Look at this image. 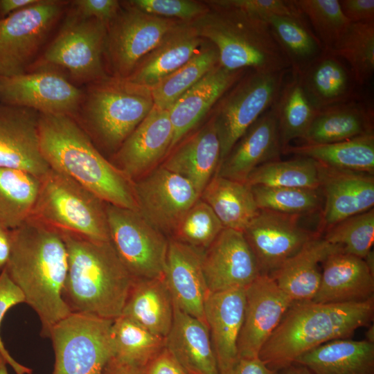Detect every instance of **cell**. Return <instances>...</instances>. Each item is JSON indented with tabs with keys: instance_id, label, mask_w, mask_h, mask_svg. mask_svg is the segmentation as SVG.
<instances>
[{
	"instance_id": "6da1fadb",
	"label": "cell",
	"mask_w": 374,
	"mask_h": 374,
	"mask_svg": "<svg viewBox=\"0 0 374 374\" xmlns=\"http://www.w3.org/2000/svg\"><path fill=\"white\" fill-rule=\"evenodd\" d=\"M10 253L4 268L37 313L41 335L49 337L58 321L71 314L63 296L68 257L61 233L30 217L10 230Z\"/></svg>"
},
{
	"instance_id": "7a4b0ae2",
	"label": "cell",
	"mask_w": 374,
	"mask_h": 374,
	"mask_svg": "<svg viewBox=\"0 0 374 374\" xmlns=\"http://www.w3.org/2000/svg\"><path fill=\"white\" fill-rule=\"evenodd\" d=\"M38 125L40 150L51 168L105 203L139 211L133 181L102 155L71 116L39 114Z\"/></svg>"
},
{
	"instance_id": "3957f363",
	"label": "cell",
	"mask_w": 374,
	"mask_h": 374,
	"mask_svg": "<svg viewBox=\"0 0 374 374\" xmlns=\"http://www.w3.org/2000/svg\"><path fill=\"white\" fill-rule=\"evenodd\" d=\"M60 232L68 257L62 296L71 312L112 320L121 316L134 279L110 240Z\"/></svg>"
},
{
	"instance_id": "277c9868",
	"label": "cell",
	"mask_w": 374,
	"mask_h": 374,
	"mask_svg": "<svg viewBox=\"0 0 374 374\" xmlns=\"http://www.w3.org/2000/svg\"><path fill=\"white\" fill-rule=\"evenodd\" d=\"M373 318L374 298L346 303L294 302L258 357L270 369L282 371L323 344L350 339L357 329L370 326Z\"/></svg>"
},
{
	"instance_id": "5b68a950",
	"label": "cell",
	"mask_w": 374,
	"mask_h": 374,
	"mask_svg": "<svg viewBox=\"0 0 374 374\" xmlns=\"http://www.w3.org/2000/svg\"><path fill=\"white\" fill-rule=\"evenodd\" d=\"M205 2L209 11L191 24L200 37L216 48L221 66L231 71H291L265 20L211 1Z\"/></svg>"
},
{
	"instance_id": "8992f818",
	"label": "cell",
	"mask_w": 374,
	"mask_h": 374,
	"mask_svg": "<svg viewBox=\"0 0 374 374\" xmlns=\"http://www.w3.org/2000/svg\"><path fill=\"white\" fill-rule=\"evenodd\" d=\"M33 217L60 231L96 240H109L106 203L52 168L40 177Z\"/></svg>"
},
{
	"instance_id": "52a82bcc",
	"label": "cell",
	"mask_w": 374,
	"mask_h": 374,
	"mask_svg": "<svg viewBox=\"0 0 374 374\" xmlns=\"http://www.w3.org/2000/svg\"><path fill=\"white\" fill-rule=\"evenodd\" d=\"M153 107L149 87L109 77L89 91L84 117L98 143L114 154Z\"/></svg>"
},
{
	"instance_id": "ba28073f",
	"label": "cell",
	"mask_w": 374,
	"mask_h": 374,
	"mask_svg": "<svg viewBox=\"0 0 374 374\" xmlns=\"http://www.w3.org/2000/svg\"><path fill=\"white\" fill-rule=\"evenodd\" d=\"M112 319L73 313L50 331L55 352L53 374H102L114 357Z\"/></svg>"
},
{
	"instance_id": "9c48e42d",
	"label": "cell",
	"mask_w": 374,
	"mask_h": 374,
	"mask_svg": "<svg viewBox=\"0 0 374 374\" xmlns=\"http://www.w3.org/2000/svg\"><path fill=\"white\" fill-rule=\"evenodd\" d=\"M288 72L248 70L218 101L213 117L220 143V163L246 130L274 104Z\"/></svg>"
},
{
	"instance_id": "30bf717a",
	"label": "cell",
	"mask_w": 374,
	"mask_h": 374,
	"mask_svg": "<svg viewBox=\"0 0 374 374\" xmlns=\"http://www.w3.org/2000/svg\"><path fill=\"white\" fill-rule=\"evenodd\" d=\"M109 240L133 279L163 278L169 240L138 211L106 203Z\"/></svg>"
},
{
	"instance_id": "8fae6325",
	"label": "cell",
	"mask_w": 374,
	"mask_h": 374,
	"mask_svg": "<svg viewBox=\"0 0 374 374\" xmlns=\"http://www.w3.org/2000/svg\"><path fill=\"white\" fill-rule=\"evenodd\" d=\"M107 25L105 53L113 78L125 79L181 21L143 12L126 3Z\"/></svg>"
},
{
	"instance_id": "7c38bea8",
	"label": "cell",
	"mask_w": 374,
	"mask_h": 374,
	"mask_svg": "<svg viewBox=\"0 0 374 374\" xmlns=\"http://www.w3.org/2000/svg\"><path fill=\"white\" fill-rule=\"evenodd\" d=\"M64 2L37 0L0 19V75L26 73L62 14Z\"/></svg>"
},
{
	"instance_id": "4fadbf2b",
	"label": "cell",
	"mask_w": 374,
	"mask_h": 374,
	"mask_svg": "<svg viewBox=\"0 0 374 374\" xmlns=\"http://www.w3.org/2000/svg\"><path fill=\"white\" fill-rule=\"evenodd\" d=\"M107 30L105 23L74 12L49 44L44 60L66 69L78 80H104L109 78L103 62Z\"/></svg>"
},
{
	"instance_id": "5bb4252c",
	"label": "cell",
	"mask_w": 374,
	"mask_h": 374,
	"mask_svg": "<svg viewBox=\"0 0 374 374\" xmlns=\"http://www.w3.org/2000/svg\"><path fill=\"white\" fill-rule=\"evenodd\" d=\"M139 212L165 235L199 198L193 184L161 165L133 181Z\"/></svg>"
},
{
	"instance_id": "9a60e30c",
	"label": "cell",
	"mask_w": 374,
	"mask_h": 374,
	"mask_svg": "<svg viewBox=\"0 0 374 374\" xmlns=\"http://www.w3.org/2000/svg\"><path fill=\"white\" fill-rule=\"evenodd\" d=\"M299 215L260 209L243 233L261 274L270 276L312 239L321 235L300 224Z\"/></svg>"
},
{
	"instance_id": "2e32d148",
	"label": "cell",
	"mask_w": 374,
	"mask_h": 374,
	"mask_svg": "<svg viewBox=\"0 0 374 374\" xmlns=\"http://www.w3.org/2000/svg\"><path fill=\"white\" fill-rule=\"evenodd\" d=\"M82 100L78 88L53 71L0 75L1 104L31 109L41 114L71 116Z\"/></svg>"
},
{
	"instance_id": "e0dca14e",
	"label": "cell",
	"mask_w": 374,
	"mask_h": 374,
	"mask_svg": "<svg viewBox=\"0 0 374 374\" xmlns=\"http://www.w3.org/2000/svg\"><path fill=\"white\" fill-rule=\"evenodd\" d=\"M245 308L238 340L239 358H256L294 301L269 275L245 289Z\"/></svg>"
},
{
	"instance_id": "ac0fdd59",
	"label": "cell",
	"mask_w": 374,
	"mask_h": 374,
	"mask_svg": "<svg viewBox=\"0 0 374 374\" xmlns=\"http://www.w3.org/2000/svg\"><path fill=\"white\" fill-rule=\"evenodd\" d=\"M202 265L209 292L245 289L261 274L243 232L226 228L203 251Z\"/></svg>"
},
{
	"instance_id": "d6986e66",
	"label": "cell",
	"mask_w": 374,
	"mask_h": 374,
	"mask_svg": "<svg viewBox=\"0 0 374 374\" xmlns=\"http://www.w3.org/2000/svg\"><path fill=\"white\" fill-rule=\"evenodd\" d=\"M39 116L31 109L0 104V168L39 178L50 169L40 150Z\"/></svg>"
},
{
	"instance_id": "ffe728a7",
	"label": "cell",
	"mask_w": 374,
	"mask_h": 374,
	"mask_svg": "<svg viewBox=\"0 0 374 374\" xmlns=\"http://www.w3.org/2000/svg\"><path fill=\"white\" fill-rule=\"evenodd\" d=\"M173 130L168 110H152L114 154L112 163L134 181L158 167L169 153Z\"/></svg>"
},
{
	"instance_id": "44dd1931",
	"label": "cell",
	"mask_w": 374,
	"mask_h": 374,
	"mask_svg": "<svg viewBox=\"0 0 374 374\" xmlns=\"http://www.w3.org/2000/svg\"><path fill=\"white\" fill-rule=\"evenodd\" d=\"M320 181L323 197L321 235L337 223L373 208V175L320 164Z\"/></svg>"
},
{
	"instance_id": "7402d4cb",
	"label": "cell",
	"mask_w": 374,
	"mask_h": 374,
	"mask_svg": "<svg viewBox=\"0 0 374 374\" xmlns=\"http://www.w3.org/2000/svg\"><path fill=\"white\" fill-rule=\"evenodd\" d=\"M283 154L278 122L271 107L242 135L217 170L216 175L245 183L259 166L280 159Z\"/></svg>"
},
{
	"instance_id": "603a6c76",
	"label": "cell",
	"mask_w": 374,
	"mask_h": 374,
	"mask_svg": "<svg viewBox=\"0 0 374 374\" xmlns=\"http://www.w3.org/2000/svg\"><path fill=\"white\" fill-rule=\"evenodd\" d=\"M202 253L171 238L163 278L174 305L206 324L204 307L208 291L202 269Z\"/></svg>"
},
{
	"instance_id": "cb8c5ba5",
	"label": "cell",
	"mask_w": 374,
	"mask_h": 374,
	"mask_svg": "<svg viewBox=\"0 0 374 374\" xmlns=\"http://www.w3.org/2000/svg\"><path fill=\"white\" fill-rule=\"evenodd\" d=\"M319 289L312 301L346 303L374 298V271L364 259L339 248L322 261Z\"/></svg>"
},
{
	"instance_id": "d4e9b609",
	"label": "cell",
	"mask_w": 374,
	"mask_h": 374,
	"mask_svg": "<svg viewBox=\"0 0 374 374\" xmlns=\"http://www.w3.org/2000/svg\"><path fill=\"white\" fill-rule=\"evenodd\" d=\"M247 71H231L218 64L174 103L168 109L173 130L170 151L191 132Z\"/></svg>"
},
{
	"instance_id": "484cf974",
	"label": "cell",
	"mask_w": 374,
	"mask_h": 374,
	"mask_svg": "<svg viewBox=\"0 0 374 374\" xmlns=\"http://www.w3.org/2000/svg\"><path fill=\"white\" fill-rule=\"evenodd\" d=\"M220 161V143L212 116L204 126L179 141L160 165L188 180L200 197Z\"/></svg>"
},
{
	"instance_id": "4316f807",
	"label": "cell",
	"mask_w": 374,
	"mask_h": 374,
	"mask_svg": "<svg viewBox=\"0 0 374 374\" xmlns=\"http://www.w3.org/2000/svg\"><path fill=\"white\" fill-rule=\"evenodd\" d=\"M245 308L244 289L208 292L204 317L220 374L238 359V340Z\"/></svg>"
},
{
	"instance_id": "83f0119b",
	"label": "cell",
	"mask_w": 374,
	"mask_h": 374,
	"mask_svg": "<svg viewBox=\"0 0 374 374\" xmlns=\"http://www.w3.org/2000/svg\"><path fill=\"white\" fill-rule=\"evenodd\" d=\"M191 22L182 21L148 53L125 80L151 87L180 68L204 48Z\"/></svg>"
},
{
	"instance_id": "f1b7e54d",
	"label": "cell",
	"mask_w": 374,
	"mask_h": 374,
	"mask_svg": "<svg viewBox=\"0 0 374 374\" xmlns=\"http://www.w3.org/2000/svg\"><path fill=\"white\" fill-rule=\"evenodd\" d=\"M165 347L188 374H220L207 325L175 305Z\"/></svg>"
},
{
	"instance_id": "f546056e",
	"label": "cell",
	"mask_w": 374,
	"mask_h": 374,
	"mask_svg": "<svg viewBox=\"0 0 374 374\" xmlns=\"http://www.w3.org/2000/svg\"><path fill=\"white\" fill-rule=\"evenodd\" d=\"M298 75L317 110L359 98V86L349 66L328 51Z\"/></svg>"
},
{
	"instance_id": "4dcf8cb0",
	"label": "cell",
	"mask_w": 374,
	"mask_h": 374,
	"mask_svg": "<svg viewBox=\"0 0 374 374\" xmlns=\"http://www.w3.org/2000/svg\"><path fill=\"white\" fill-rule=\"evenodd\" d=\"M339 248L319 235L285 260L270 276L294 302L312 301L321 281L319 264Z\"/></svg>"
},
{
	"instance_id": "1f68e13d",
	"label": "cell",
	"mask_w": 374,
	"mask_h": 374,
	"mask_svg": "<svg viewBox=\"0 0 374 374\" xmlns=\"http://www.w3.org/2000/svg\"><path fill=\"white\" fill-rule=\"evenodd\" d=\"M373 132V110L357 98L318 111L305 144L332 143Z\"/></svg>"
},
{
	"instance_id": "d6a6232c",
	"label": "cell",
	"mask_w": 374,
	"mask_h": 374,
	"mask_svg": "<svg viewBox=\"0 0 374 374\" xmlns=\"http://www.w3.org/2000/svg\"><path fill=\"white\" fill-rule=\"evenodd\" d=\"M294 363L312 374H374V344L336 339L303 354Z\"/></svg>"
},
{
	"instance_id": "836d02e7",
	"label": "cell",
	"mask_w": 374,
	"mask_h": 374,
	"mask_svg": "<svg viewBox=\"0 0 374 374\" xmlns=\"http://www.w3.org/2000/svg\"><path fill=\"white\" fill-rule=\"evenodd\" d=\"M121 315L165 339L172 326L174 303L164 278L134 279Z\"/></svg>"
},
{
	"instance_id": "e575fe53",
	"label": "cell",
	"mask_w": 374,
	"mask_h": 374,
	"mask_svg": "<svg viewBox=\"0 0 374 374\" xmlns=\"http://www.w3.org/2000/svg\"><path fill=\"white\" fill-rule=\"evenodd\" d=\"M199 197L212 208L224 228L242 232L260 210L249 186L216 174Z\"/></svg>"
},
{
	"instance_id": "d590c367",
	"label": "cell",
	"mask_w": 374,
	"mask_h": 374,
	"mask_svg": "<svg viewBox=\"0 0 374 374\" xmlns=\"http://www.w3.org/2000/svg\"><path fill=\"white\" fill-rule=\"evenodd\" d=\"M283 153L311 158L335 169L374 175V133L332 143L289 145Z\"/></svg>"
},
{
	"instance_id": "8d00e7d4",
	"label": "cell",
	"mask_w": 374,
	"mask_h": 374,
	"mask_svg": "<svg viewBox=\"0 0 374 374\" xmlns=\"http://www.w3.org/2000/svg\"><path fill=\"white\" fill-rule=\"evenodd\" d=\"M287 59L291 73L299 75L326 51L304 15L263 17Z\"/></svg>"
},
{
	"instance_id": "74e56055",
	"label": "cell",
	"mask_w": 374,
	"mask_h": 374,
	"mask_svg": "<svg viewBox=\"0 0 374 374\" xmlns=\"http://www.w3.org/2000/svg\"><path fill=\"white\" fill-rule=\"evenodd\" d=\"M40 178L27 172L0 168V226L13 230L32 216Z\"/></svg>"
},
{
	"instance_id": "f35d334b",
	"label": "cell",
	"mask_w": 374,
	"mask_h": 374,
	"mask_svg": "<svg viewBox=\"0 0 374 374\" xmlns=\"http://www.w3.org/2000/svg\"><path fill=\"white\" fill-rule=\"evenodd\" d=\"M272 105L283 151L291 141L305 135L319 110L305 93L297 74L291 73Z\"/></svg>"
},
{
	"instance_id": "ab89813d",
	"label": "cell",
	"mask_w": 374,
	"mask_h": 374,
	"mask_svg": "<svg viewBox=\"0 0 374 374\" xmlns=\"http://www.w3.org/2000/svg\"><path fill=\"white\" fill-rule=\"evenodd\" d=\"M111 337L114 349L112 359L129 365L145 367L165 347V339L123 315L114 319Z\"/></svg>"
},
{
	"instance_id": "60d3db41",
	"label": "cell",
	"mask_w": 374,
	"mask_h": 374,
	"mask_svg": "<svg viewBox=\"0 0 374 374\" xmlns=\"http://www.w3.org/2000/svg\"><path fill=\"white\" fill-rule=\"evenodd\" d=\"M218 64V52L208 42L185 64L149 87L154 105L168 109L182 94Z\"/></svg>"
},
{
	"instance_id": "b9f144b4",
	"label": "cell",
	"mask_w": 374,
	"mask_h": 374,
	"mask_svg": "<svg viewBox=\"0 0 374 374\" xmlns=\"http://www.w3.org/2000/svg\"><path fill=\"white\" fill-rule=\"evenodd\" d=\"M245 183L249 186L319 189L320 164L311 158L299 156L294 159L273 161L255 168Z\"/></svg>"
},
{
	"instance_id": "7bdbcfd3",
	"label": "cell",
	"mask_w": 374,
	"mask_h": 374,
	"mask_svg": "<svg viewBox=\"0 0 374 374\" xmlns=\"http://www.w3.org/2000/svg\"><path fill=\"white\" fill-rule=\"evenodd\" d=\"M329 52L346 62L359 87L365 86L374 74V23H350Z\"/></svg>"
},
{
	"instance_id": "ee69618b",
	"label": "cell",
	"mask_w": 374,
	"mask_h": 374,
	"mask_svg": "<svg viewBox=\"0 0 374 374\" xmlns=\"http://www.w3.org/2000/svg\"><path fill=\"white\" fill-rule=\"evenodd\" d=\"M250 187L259 209L299 216L312 214L322 209L323 197L320 188Z\"/></svg>"
},
{
	"instance_id": "f6af8a7d",
	"label": "cell",
	"mask_w": 374,
	"mask_h": 374,
	"mask_svg": "<svg viewBox=\"0 0 374 374\" xmlns=\"http://www.w3.org/2000/svg\"><path fill=\"white\" fill-rule=\"evenodd\" d=\"M326 51H332L350 24L339 0H293Z\"/></svg>"
},
{
	"instance_id": "bcb514c9",
	"label": "cell",
	"mask_w": 374,
	"mask_h": 374,
	"mask_svg": "<svg viewBox=\"0 0 374 374\" xmlns=\"http://www.w3.org/2000/svg\"><path fill=\"white\" fill-rule=\"evenodd\" d=\"M322 238L347 253L365 259L374 240V209L348 217L326 230Z\"/></svg>"
},
{
	"instance_id": "7dc6e473",
	"label": "cell",
	"mask_w": 374,
	"mask_h": 374,
	"mask_svg": "<svg viewBox=\"0 0 374 374\" xmlns=\"http://www.w3.org/2000/svg\"><path fill=\"white\" fill-rule=\"evenodd\" d=\"M224 228L212 208L199 197L182 217L172 238L204 251Z\"/></svg>"
},
{
	"instance_id": "c3c4849f",
	"label": "cell",
	"mask_w": 374,
	"mask_h": 374,
	"mask_svg": "<svg viewBox=\"0 0 374 374\" xmlns=\"http://www.w3.org/2000/svg\"><path fill=\"white\" fill-rule=\"evenodd\" d=\"M127 3L146 13L184 22H192L210 10L205 1L194 0H132Z\"/></svg>"
},
{
	"instance_id": "681fc988",
	"label": "cell",
	"mask_w": 374,
	"mask_h": 374,
	"mask_svg": "<svg viewBox=\"0 0 374 374\" xmlns=\"http://www.w3.org/2000/svg\"><path fill=\"white\" fill-rule=\"evenodd\" d=\"M213 3L233 8L260 19L269 15L300 17L303 13L293 0H213Z\"/></svg>"
},
{
	"instance_id": "f907efd6",
	"label": "cell",
	"mask_w": 374,
	"mask_h": 374,
	"mask_svg": "<svg viewBox=\"0 0 374 374\" xmlns=\"http://www.w3.org/2000/svg\"><path fill=\"white\" fill-rule=\"evenodd\" d=\"M25 303L19 289L10 280L3 269L0 273V326L6 313L13 306ZM0 354L16 374H32L31 368L17 362L3 344L0 335Z\"/></svg>"
},
{
	"instance_id": "816d5d0a",
	"label": "cell",
	"mask_w": 374,
	"mask_h": 374,
	"mask_svg": "<svg viewBox=\"0 0 374 374\" xmlns=\"http://www.w3.org/2000/svg\"><path fill=\"white\" fill-rule=\"evenodd\" d=\"M75 13L83 18H92L108 25L117 15L121 3L116 0H77L73 1Z\"/></svg>"
},
{
	"instance_id": "f5cc1de1",
	"label": "cell",
	"mask_w": 374,
	"mask_h": 374,
	"mask_svg": "<svg viewBox=\"0 0 374 374\" xmlns=\"http://www.w3.org/2000/svg\"><path fill=\"white\" fill-rule=\"evenodd\" d=\"M339 3L350 23H374L373 0H340Z\"/></svg>"
},
{
	"instance_id": "db71d44e",
	"label": "cell",
	"mask_w": 374,
	"mask_h": 374,
	"mask_svg": "<svg viewBox=\"0 0 374 374\" xmlns=\"http://www.w3.org/2000/svg\"><path fill=\"white\" fill-rule=\"evenodd\" d=\"M145 374H188L164 347L150 362Z\"/></svg>"
},
{
	"instance_id": "11a10c76",
	"label": "cell",
	"mask_w": 374,
	"mask_h": 374,
	"mask_svg": "<svg viewBox=\"0 0 374 374\" xmlns=\"http://www.w3.org/2000/svg\"><path fill=\"white\" fill-rule=\"evenodd\" d=\"M259 357L238 358L228 370L221 374H276Z\"/></svg>"
},
{
	"instance_id": "9f6ffc18",
	"label": "cell",
	"mask_w": 374,
	"mask_h": 374,
	"mask_svg": "<svg viewBox=\"0 0 374 374\" xmlns=\"http://www.w3.org/2000/svg\"><path fill=\"white\" fill-rule=\"evenodd\" d=\"M102 374H145V367L122 364L112 359Z\"/></svg>"
},
{
	"instance_id": "6f0895ef",
	"label": "cell",
	"mask_w": 374,
	"mask_h": 374,
	"mask_svg": "<svg viewBox=\"0 0 374 374\" xmlns=\"http://www.w3.org/2000/svg\"><path fill=\"white\" fill-rule=\"evenodd\" d=\"M37 0H0V19L35 3Z\"/></svg>"
},
{
	"instance_id": "680465c9",
	"label": "cell",
	"mask_w": 374,
	"mask_h": 374,
	"mask_svg": "<svg viewBox=\"0 0 374 374\" xmlns=\"http://www.w3.org/2000/svg\"><path fill=\"white\" fill-rule=\"evenodd\" d=\"M10 253V230L0 226V273L5 268Z\"/></svg>"
},
{
	"instance_id": "91938a15",
	"label": "cell",
	"mask_w": 374,
	"mask_h": 374,
	"mask_svg": "<svg viewBox=\"0 0 374 374\" xmlns=\"http://www.w3.org/2000/svg\"><path fill=\"white\" fill-rule=\"evenodd\" d=\"M282 374H312L305 366L294 363L282 370Z\"/></svg>"
},
{
	"instance_id": "94428289",
	"label": "cell",
	"mask_w": 374,
	"mask_h": 374,
	"mask_svg": "<svg viewBox=\"0 0 374 374\" xmlns=\"http://www.w3.org/2000/svg\"><path fill=\"white\" fill-rule=\"evenodd\" d=\"M365 340L374 344V326L373 325H370L369 328L365 333Z\"/></svg>"
},
{
	"instance_id": "6125c7cd",
	"label": "cell",
	"mask_w": 374,
	"mask_h": 374,
	"mask_svg": "<svg viewBox=\"0 0 374 374\" xmlns=\"http://www.w3.org/2000/svg\"><path fill=\"white\" fill-rule=\"evenodd\" d=\"M7 362L0 354V374H9L7 369Z\"/></svg>"
}]
</instances>
